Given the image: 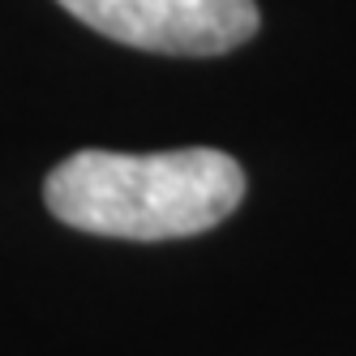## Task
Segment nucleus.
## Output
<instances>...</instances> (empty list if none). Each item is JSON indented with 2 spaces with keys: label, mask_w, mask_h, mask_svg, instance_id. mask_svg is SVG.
<instances>
[{
  "label": "nucleus",
  "mask_w": 356,
  "mask_h": 356,
  "mask_svg": "<svg viewBox=\"0 0 356 356\" xmlns=\"http://www.w3.org/2000/svg\"><path fill=\"white\" fill-rule=\"evenodd\" d=\"M124 47L163 56H219L258 35L262 13L253 0H60Z\"/></svg>",
  "instance_id": "2"
},
{
  "label": "nucleus",
  "mask_w": 356,
  "mask_h": 356,
  "mask_svg": "<svg viewBox=\"0 0 356 356\" xmlns=\"http://www.w3.org/2000/svg\"><path fill=\"white\" fill-rule=\"evenodd\" d=\"M47 211L60 223L120 241H181L223 223L245 197V172L211 146L159 155L78 150L47 172Z\"/></svg>",
  "instance_id": "1"
}]
</instances>
